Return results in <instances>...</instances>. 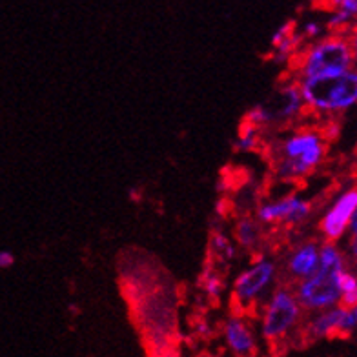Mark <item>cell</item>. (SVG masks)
Masks as SVG:
<instances>
[{"label": "cell", "mask_w": 357, "mask_h": 357, "mask_svg": "<svg viewBox=\"0 0 357 357\" xmlns=\"http://www.w3.org/2000/svg\"><path fill=\"white\" fill-rule=\"evenodd\" d=\"M264 150L281 183H299L324 162L328 137L323 128L301 126L266 141Z\"/></svg>", "instance_id": "obj_1"}, {"label": "cell", "mask_w": 357, "mask_h": 357, "mask_svg": "<svg viewBox=\"0 0 357 357\" xmlns=\"http://www.w3.org/2000/svg\"><path fill=\"white\" fill-rule=\"evenodd\" d=\"M343 270H347V255L343 250L335 243H321L317 272L291 287L303 310L317 314L339 306V273Z\"/></svg>", "instance_id": "obj_2"}, {"label": "cell", "mask_w": 357, "mask_h": 357, "mask_svg": "<svg viewBox=\"0 0 357 357\" xmlns=\"http://www.w3.org/2000/svg\"><path fill=\"white\" fill-rule=\"evenodd\" d=\"M306 115L332 119L357 106V68L332 77L297 80Z\"/></svg>", "instance_id": "obj_3"}, {"label": "cell", "mask_w": 357, "mask_h": 357, "mask_svg": "<svg viewBox=\"0 0 357 357\" xmlns=\"http://www.w3.org/2000/svg\"><path fill=\"white\" fill-rule=\"evenodd\" d=\"M296 80L332 77L352 70V50L347 33H328L299 50L290 64Z\"/></svg>", "instance_id": "obj_4"}, {"label": "cell", "mask_w": 357, "mask_h": 357, "mask_svg": "<svg viewBox=\"0 0 357 357\" xmlns=\"http://www.w3.org/2000/svg\"><path fill=\"white\" fill-rule=\"evenodd\" d=\"M305 115L306 108L303 102L301 88H299V82L291 77V79L282 80L263 102L250 108L245 123L259 128L266 135L268 130L290 126Z\"/></svg>", "instance_id": "obj_5"}, {"label": "cell", "mask_w": 357, "mask_h": 357, "mask_svg": "<svg viewBox=\"0 0 357 357\" xmlns=\"http://www.w3.org/2000/svg\"><path fill=\"white\" fill-rule=\"evenodd\" d=\"M278 278V263L270 255H255L254 261L245 270H241L231 282V303L235 312L243 315L259 312L275 288Z\"/></svg>", "instance_id": "obj_6"}, {"label": "cell", "mask_w": 357, "mask_h": 357, "mask_svg": "<svg viewBox=\"0 0 357 357\" xmlns=\"http://www.w3.org/2000/svg\"><path fill=\"white\" fill-rule=\"evenodd\" d=\"M259 334L270 344L284 343L303 323V308L290 284H279L259 308Z\"/></svg>", "instance_id": "obj_7"}, {"label": "cell", "mask_w": 357, "mask_h": 357, "mask_svg": "<svg viewBox=\"0 0 357 357\" xmlns=\"http://www.w3.org/2000/svg\"><path fill=\"white\" fill-rule=\"evenodd\" d=\"M312 213V204L296 193L279 199L259 202L255 219L261 226H297L305 222Z\"/></svg>", "instance_id": "obj_8"}, {"label": "cell", "mask_w": 357, "mask_h": 357, "mask_svg": "<svg viewBox=\"0 0 357 357\" xmlns=\"http://www.w3.org/2000/svg\"><path fill=\"white\" fill-rule=\"evenodd\" d=\"M357 210V186L344 190L334 199V202L326 208L319 221V231L324 243H335L344 239L348 234V226Z\"/></svg>", "instance_id": "obj_9"}, {"label": "cell", "mask_w": 357, "mask_h": 357, "mask_svg": "<svg viewBox=\"0 0 357 357\" xmlns=\"http://www.w3.org/2000/svg\"><path fill=\"white\" fill-rule=\"evenodd\" d=\"M222 339L235 357H254L257 352V334L248 315H228L222 323Z\"/></svg>", "instance_id": "obj_10"}, {"label": "cell", "mask_w": 357, "mask_h": 357, "mask_svg": "<svg viewBox=\"0 0 357 357\" xmlns=\"http://www.w3.org/2000/svg\"><path fill=\"white\" fill-rule=\"evenodd\" d=\"M319 248L317 241H303L288 252L284 259V273L294 284L314 275L319 268Z\"/></svg>", "instance_id": "obj_11"}, {"label": "cell", "mask_w": 357, "mask_h": 357, "mask_svg": "<svg viewBox=\"0 0 357 357\" xmlns=\"http://www.w3.org/2000/svg\"><path fill=\"white\" fill-rule=\"evenodd\" d=\"M270 46H272V55L270 56L275 64H291L303 47L301 38L297 37L296 22L288 20L282 26H279L275 33L272 35Z\"/></svg>", "instance_id": "obj_12"}, {"label": "cell", "mask_w": 357, "mask_h": 357, "mask_svg": "<svg viewBox=\"0 0 357 357\" xmlns=\"http://www.w3.org/2000/svg\"><path fill=\"white\" fill-rule=\"evenodd\" d=\"M339 321H341V306L312 314V317L305 324L306 339L319 341V339L339 337Z\"/></svg>", "instance_id": "obj_13"}, {"label": "cell", "mask_w": 357, "mask_h": 357, "mask_svg": "<svg viewBox=\"0 0 357 357\" xmlns=\"http://www.w3.org/2000/svg\"><path fill=\"white\" fill-rule=\"evenodd\" d=\"M231 239L235 246L245 252H257L261 243H263V226L252 215H241L234 225L231 230Z\"/></svg>", "instance_id": "obj_14"}, {"label": "cell", "mask_w": 357, "mask_h": 357, "mask_svg": "<svg viewBox=\"0 0 357 357\" xmlns=\"http://www.w3.org/2000/svg\"><path fill=\"white\" fill-rule=\"evenodd\" d=\"M330 17L324 28L330 33H348L354 24H357V0H335L328 4Z\"/></svg>", "instance_id": "obj_15"}, {"label": "cell", "mask_w": 357, "mask_h": 357, "mask_svg": "<svg viewBox=\"0 0 357 357\" xmlns=\"http://www.w3.org/2000/svg\"><path fill=\"white\" fill-rule=\"evenodd\" d=\"M210 261L213 266H228L237 257V246H235L234 239L228 231L212 230L210 235Z\"/></svg>", "instance_id": "obj_16"}, {"label": "cell", "mask_w": 357, "mask_h": 357, "mask_svg": "<svg viewBox=\"0 0 357 357\" xmlns=\"http://www.w3.org/2000/svg\"><path fill=\"white\" fill-rule=\"evenodd\" d=\"M264 142H266L264 133L259 128L252 126V124L243 121V124L239 128V133H237V139L234 142V150L237 153H254V151L264 148Z\"/></svg>", "instance_id": "obj_17"}, {"label": "cell", "mask_w": 357, "mask_h": 357, "mask_svg": "<svg viewBox=\"0 0 357 357\" xmlns=\"http://www.w3.org/2000/svg\"><path fill=\"white\" fill-rule=\"evenodd\" d=\"M199 287L202 288V291H204L210 299H219L226 290L225 278H222V273L219 272V268L213 266L212 263L208 264V266L204 268V272H202L201 279H199Z\"/></svg>", "instance_id": "obj_18"}, {"label": "cell", "mask_w": 357, "mask_h": 357, "mask_svg": "<svg viewBox=\"0 0 357 357\" xmlns=\"http://www.w3.org/2000/svg\"><path fill=\"white\" fill-rule=\"evenodd\" d=\"M339 291H341L339 306H343V308L357 306V275L350 272L348 268L339 273Z\"/></svg>", "instance_id": "obj_19"}, {"label": "cell", "mask_w": 357, "mask_h": 357, "mask_svg": "<svg viewBox=\"0 0 357 357\" xmlns=\"http://www.w3.org/2000/svg\"><path fill=\"white\" fill-rule=\"evenodd\" d=\"M357 330V306L343 308L341 306V321H339V337H348Z\"/></svg>", "instance_id": "obj_20"}, {"label": "cell", "mask_w": 357, "mask_h": 357, "mask_svg": "<svg viewBox=\"0 0 357 357\" xmlns=\"http://www.w3.org/2000/svg\"><path fill=\"white\" fill-rule=\"evenodd\" d=\"M348 44H350V50H352V59H354V68H357V24H354L350 31L347 33Z\"/></svg>", "instance_id": "obj_21"}, {"label": "cell", "mask_w": 357, "mask_h": 357, "mask_svg": "<svg viewBox=\"0 0 357 357\" xmlns=\"http://www.w3.org/2000/svg\"><path fill=\"white\" fill-rule=\"evenodd\" d=\"M347 254L344 255L357 264V234L347 235Z\"/></svg>", "instance_id": "obj_22"}, {"label": "cell", "mask_w": 357, "mask_h": 357, "mask_svg": "<svg viewBox=\"0 0 357 357\" xmlns=\"http://www.w3.org/2000/svg\"><path fill=\"white\" fill-rule=\"evenodd\" d=\"M15 263V257L11 252H0V268H10Z\"/></svg>", "instance_id": "obj_23"}, {"label": "cell", "mask_w": 357, "mask_h": 357, "mask_svg": "<svg viewBox=\"0 0 357 357\" xmlns=\"http://www.w3.org/2000/svg\"><path fill=\"white\" fill-rule=\"evenodd\" d=\"M352 234H357V210H356V213H354V217H352V222H350V226H348V234L347 235H352Z\"/></svg>", "instance_id": "obj_24"}, {"label": "cell", "mask_w": 357, "mask_h": 357, "mask_svg": "<svg viewBox=\"0 0 357 357\" xmlns=\"http://www.w3.org/2000/svg\"><path fill=\"white\" fill-rule=\"evenodd\" d=\"M356 162H357V146H356Z\"/></svg>", "instance_id": "obj_25"}, {"label": "cell", "mask_w": 357, "mask_h": 357, "mask_svg": "<svg viewBox=\"0 0 357 357\" xmlns=\"http://www.w3.org/2000/svg\"><path fill=\"white\" fill-rule=\"evenodd\" d=\"M254 357H255V356H254Z\"/></svg>", "instance_id": "obj_26"}]
</instances>
